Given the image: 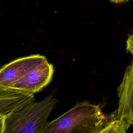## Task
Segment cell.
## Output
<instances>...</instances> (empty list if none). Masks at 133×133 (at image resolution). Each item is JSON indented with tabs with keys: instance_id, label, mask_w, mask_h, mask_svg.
<instances>
[{
	"instance_id": "1",
	"label": "cell",
	"mask_w": 133,
	"mask_h": 133,
	"mask_svg": "<svg viewBox=\"0 0 133 133\" xmlns=\"http://www.w3.org/2000/svg\"><path fill=\"white\" fill-rule=\"evenodd\" d=\"M116 117L104 113L99 105L77 102L73 108L47 123L41 133H97Z\"/></svg>"
},
{
	"instance_id": "2",
	"label": "cell",
	"mask_w": 133,
	"mask_h": 133,
	"mask_svg": "<svg viewBox=\"0 0 133 133\" xmlns=\"http://www.w3.org/2000/svg\"><path fill=\"white\" fill-rule=\"evenodd\" d=\"M58 102L52 94L39 102H27L5 117L3 133H41Z\"/></svg>"
},
{
	"instance_id": "3",
	"label": "cell",
	"mask_w": 133,
	"mask_h": 133,
	"mask_svg": "<svg viewBox=\"0 0 133 133\" xmlns=\"http://www.w3.org/2000/svg\"><path fill=\"white\" fill-rule=\"evenodd\" d=\"M54 72L53 65L45 57L10 88L34 94L42 90L50 82Z\"/></svg>"
},
{
	"instance_id": "4",
	"label": "cell",
	"mask_w": 133,
	"mask_h": 133,
	"mask_svg": "<svg viewBox=\"0 0 133 133\" xmlns=\"http://www.w3.org/2000/svg\"><path fill=\"white\" fill-rule=\"evenodd\" d=\"M45 58L31 55L15 59L0 69V87L10 88L22 76Z\"/></svg>"
},
{
	"instance_id": "5",
	"label": "cell",
	"mask_w": 133,
	"mask_h": 133,
	"mask_svg": "<svg viewBox=\"0 0 133 133\" xmlns=\"http://www.w3.org/2000/svg\"><path fill=\"white\" fill-rule=\"evenodd\" d=\"M118 106L116 117L124 121L128 127L133 125V62L125 70L117 88Z\"/></svg>"
},
{
	"instance_id": "6",
	"label": "cell",
	"mask_w": 133,
	"mask_h": 133,
	"mask_svg": "<svg viewBox=\"0 0 133 133\" xmlns=\"http://www.w3.org/2000/svg\"><path fill=\"white\" fill-rule=\"evenodd\" d=\"M34 99L33 94L0 87V117H6L21 105Z\"/></svg>"
},
{
	"instance_id": "7",
	"label": "cell",
	"mask_w": 133,
	"mask_h": 133,
	"mask_svg": "<svg viewBox=\"0 0 133 133\" xmlns=\"http://www.w3.org/2000/svg\"><path fill=\"white\" fill-rule=\"evenodd\" d=\"M129 127L124 121L118 119L116 117L97 133H126Z\"/></svg>"
},
{
	"instance_id": "8",
	"label": "cell",
	"mask_w": 133,
	"mask_h": 133,
	"mask_svg": "<svg viewBox=\"0 0 133 133\" xmlns=\"http://www.w3.org/2000/svg\"><path fill=\"white\" fill-rule=\"evenodd\" d=\"M126 50L133 55V30L126 41Z\"/></svg>"
},
{
	"instance_id": "9",
	"label": "cell",
	"mask_w": 133,
	"mask_h": 133,
	"mask_svg": "<svg viewBox=\"0 0 133 133\" xmlns=\"http://www.w3.org/2000/svg\"><path fill=\"white\" fill-rule=\"evenodd\" d=\"M5 117H0V133L4 132V118Z\"/></svg>"
},
{
	"instance_id": "10",
	"label": "cell",
	"mask_w": 133,
	"mask_h": 133,
	"mask_svg": "<svg viewBox=\"0 0 133 133\" xmlns=\"http://www.w3.org/2000/svg\"><path fill=\"white\" fill-rule=\"evenodd\" d=\"M110 1L111 2H112L115 3H123V2L128 1L129 0H110Z\"/></svg>"
}]
</instances>
